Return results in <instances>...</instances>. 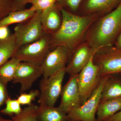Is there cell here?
Masks as SVG:
<instances>
[{
	"label": "cell",
	"instance_id": "cell-1",
	"mask_svg": "<svg viewBox=\"0 0 121 121\" xmlns=\"http://www.w3.org/2000/svg\"><path fill=\"white\" fill-rule=\"evenodd\" d=\"M60 8L62 22L58 30L51 35V50L61 45L66 48L70 53H73L84 41L88 29L99 17L76 15L63 8Z\"/></svg>",
	"mask_w": 121,
	"mask_h": 121
},
{
	"label": "cell",
	"instance_id": "cell-2",
	"mask_svg": "<svg viewBox=\"0 0 121 121\" xmlns=\"http://www.w3.org/2000/svg\"><path fill=\"white\" fill-rule=\"evenodd\" d=\"M121 32V0L113 10L99 17L87 31L84 41L96 52L101 48L114 44Z\"/></svg>",
	"mask_w": 121,
	"mask_h": 121
},
{
	"label": "cell",
	"instance_id": "cell-3",
	"mask_svg": "<svg viewBox=\"0 0 121 121\" xmlns=\"http://www.w3.org/2000/svg\"><path fill=\"white\" fill-rule=\"evenodd\" d=\"M93 61L99 68L100 77L121 74V49L113 45L98 50L94 54Z\"/></svg>",
	"mask_w": 121,
	"mask_h": 121
},
{
	"label": "cell",
	"instance_id": "cell-4",
	"mask_svg": "<svg viewBox=\"0 0 121 121\" xmlns=\"http://www.w3.org/2000/svg\"><path fill=\"white\" fill-rule=\"evenodd\" d=\"M51 35L45 34L40 39L18 48L14 55L21 62L41 66L51 51Z\"/></svg>",
	"mask_w": 121,
	"mask_h": 121
},
{
	"label": "cell",
	"instance_id": "cell-5",
	"mask_svg": "<svg viewBox=\"0 0 121 121\" xmlns=\"http://www.w3.org/2000/svg\"><path fill=\"white\" fill-rule=\"evenodd\" d=\"M110 75L101 77L97 87L84 104L67 113L68 121H97L95 114L101 101L104 84Z\"/></svg>",
	"mask_w": 121,
	"mask_h": 121
},
{
	"label": "cell",
	"instance_id": "cell-6",
	"mask_svg": "<svg viewBox=\"0 0 121 121\" xmlns=\"http://www.w3.org/2000/svg\"><path fill=\"white\" fill-rule=\"evenodd\" d=\"M41 11H37L28 21L17 24L14 28L13 33L16 39L17 50L23 45L38 40L45 33L41 25Z\"/></svg>",
	"mask_w": 121,
	"mask_h": 121
},
{
	"label": "cell",
	"instance_id": "cell-7",
	"mask_svg": "<svg viewBox=\"0 0 121 121\" xmlns=\"http://www.w3.org/2000/svg\"><path fill=\"white\" fill-rule=\"evenodd\" d=\"M66 72L65 68L47 78H43L39 83V105L54 107L61 94L62 82Z\"/></svg>",
	"mask_w": 121,
	"mask_h": 121
},
{
	"label": "cell",
	"instance_id": "cell-8",
	"mask_svg": "<svg viewBox=\"0 0 121 121\" xmlns=\"http://www.w3.org/2000/svg\"><path fill=\"white\" fill-rule=\"evenodd\" d=\"M94 54L92 55L86 65L77 75V82L82 105L91 97L99 84L101 78L99 74L98 67L93 62Z\"/></svg>",
	"mask_w": 121,
	"mask_h": 121
},
{
	"label": "cell",
	"instance_id": "cell-9",
	"mask_svg": "<svg viewBox=\"0 0 121 121\" xmlns=\"http://www.w3.org/2000/svg\"><path fill=\"white\" fill-rule=\"evenodd\" d=\"M70 54L66 48L61 45L50 51L40 66L43 78H48L65 69Z\"/></svg>",
	"mask_w": 121,
	"mask_h": 121
},
{
	"label": "cell",
	"instance_id": "cell-10",
	"mask_svg": "<svg viewBox=\"0 0 121 121\" xmlns=\"http://www.w3.org/2000/svg\"><path fill=\"white\" fill-rule=\"evenodd\" d=\"M77 75H70L61 91V101L58 108L66 114L82 105Z\"/></svg>",
	"mask_w": 121,
	"mask_h": 121
},
{
	"label": "cell",
	"instance_id": "cell-11",
	"mask_svg": "<svg viewBox=\"0 0 121 121\" xmlns=\"http://www.w3.org/2000/svg\"><path fill=\"white\" fill-rule=\"evenodd\" d=\"M43 75L40 66L21 62L17 67L13 80V83L20 84L21 93L30 89L37 79Z\"/></svg>",
	"mask_w": 121,
	"mask_h": 121
},
{
	"label": "cell",
	"instance_id": "cell-12",
	"mask_svg": "<svg viewBox=\"0 0 121 121\" xmlns=\"http://www.w3.org/2000/svg\"><path fill=\"white\" fill-rule=\"evenodd\" d=\"M95 52L87 42L83 41L73 52L70 62L65 68L66 73L70 75L78 74Z\"/></svg>",
	"mask_w": 121,
	"mask_h": 121
},
{
	"label": "cell",
	"instance_id": "cell-13",
	"mask_svg": "<svg viewBox=\"0 0 121 121\" xmlns=\"http://www.w3.org/2000/svg\"><path fill=\"white\" fill-rule=\"evenodd\" d=\"M40 19L44 32L52 35L58 30L62 22L60 7L56 2L52 7L41 11Z\"/></svg>",
	"mask_w": 121,
	"mask_h": 121
},
{
	"label": "cell",
	"instance_id": "cell-14",
	"mask_svg": "<svg viewBox=\"0 0 121 121\" xmlns=\"http://www.w3.org/2000/svg\"><path fill=\"white\" fill-rule=\"evenodd\" d=\"M121 0H86L82 16L100 17L110 12L117 7Z\"/></svg>",
	"mask_w": 121,
	"mask_h": 121
},
{
	"label": "cell",
	"instance_id": "cell-15",
	"mask_svg": "<svg viewBox=\"0 0 121 121\" xmlns=\"http://www.w3.org/2000/svg\"><path fill=\"white\" fill-rule=\"evenodd\" d=\"M121 98V76L110 75L102 91L100 102Z\"/></svg>",
	"mask_w": 121,
	"mask_h": 121
},
{
	"label": "cell",
	"instance_id": "cell-16",
	"mask_svg": "<svg viewBox=\"0 0 121 121\" xmlns=\"http://www.w3.org/2000/svg\"><path fill=\"white\" fill-rule=\"evenodd\" d=\"M121 110V98L100 102L97 114V121H104Z\"/></svg>",
	"mask_w": 121,
	"mask_h": 121
},
{
	"label": "cell",
	"instance_id": "cell-17",
	"mask_svg": "<svg viewBox=\"0 0 121 121\" xmlns=\"http://www.w3.org/2000/svg\"><path fill=\"white\" fill-rule=\"evenodd\" d=\"M39 121H68L67 114L58 107L39 105L37 113Z\"/></svg>",
	"mask_w": 121,
	"mask_h": 121
},
{
	"label": "cell",
	"instance_id": "cell-18",
	"mask_svg": "<svg viewBox=\"0 0 121 121\" xmlns=\"http://www.w3.org/2000/svg\"><path fill=\"white\" fill-rule=\"evenodd\" d=\"M36 12L31 8L20 11L11 12L0 20V27L8 26L14 24L23 23L32 17Z\"/></svg>",
	"mask_w": 121,
	"mask_h": 121
},
{
	"label": "cell",
	"instance_id": "cell-19",
	"mask_svg": "<svg viewBox=\"0 0 121 121\" xmlns=\"http://www.w3.org/2000/svg\"><path fill=\"white\" fill-rule=\"evenodd\" d=\"M17 50L14 34L7 39L0 40V66L14 56Z\"/></svg>",
	"mask_w": 121,
	"mask_h": 121
},
{
	"label": "cell",
	"instance_id": "cell-20",
	"mask_svg": "<svg viewBox=\"0 0 121 121\" xmlns=\"http://www.w3.org/2000/svg\"><path fill=\"white\" fill-rule=\"evenodd\" d=\"M21 61L13 56L0 66V78L4 83L12 81Z\"/></svg>",
	"mask_w": 121,
	"mask_h": 121
},
{
	"label": "cell",
	"instance_id": "cell-21",
	"mask_svg": "<svg viewBox=\"0 0 121 121\" xmlns=\"http://www.w3.org/2000/svg\"><path fill=\"white\" fill-rule=\"evenodd\" d=\"M39 106L31 104L22 109L19 114L12 117L13 121H39L37 113Z\"/></svg>",
	"mask_w": 121,
	"mask_h": 121
},
{
	"label": "cell",
	"instance_id": "cell-22",
	"mask_svg": "<svg viewBox=\"0 0 121 121\" xmlns=\"http://www.w3.org/2000/svg\"><path fill=\"white\" fill-rule=\"evenodd\" d=\"M6 106L4 109L1 110L2 114L13 117V115L19 114L22 111V109L17 99H12L9 97L5 103Z\"/></svg>",
	"mask_w": 121,
	"mask_h": 121
},
{
	"label": "cell",
	"instance_id": "cell-23",
	"mask_svg": "<svg viewBox=\"0 0 121 121\" xmlns=\"http://www.w3.org/2000/svg\"><path fill=\"white\" fill-rule=\"evenodd\" d=\"M39 94L38 90H32L28 93H21L17 99L21 105H30L32 101L39 97Z\"/></svg>",
	"mask_w": 121,
	"mask_h": 121
},
{
	"label": "cell",
	"instance_id": "cell-24",
	"mask_svg": "<svg viewBox=\"0 0 121 121\" xmlns=\"http://www.w3.org/2000/svg\"><path fill=\"white\" fill-rule=\"evenodd\" d=\"M58 0H31L29 3L32 5L31 8L36 11H43L54 5Z\"/></svg>",
	"mask_w": 121,
	"mask_h": 121
},
{
	"label": "cell",
	"instance_id": "cell-25",
	"mask_svg": "<svg viewBox=\"0 0 121 121\" xmlns=\"http://www.w3.org/2000/svg\"><path fill=\"white\" fill-rule=\"evenodd\" d=\"M83 0H58L57 2L60 8H64L66 7L72 12L78 10L81 2Z\"/></svg>",
	"mask_w": 121,
	"mask_h": 121
},
{
	"label": "cell",
	"instance_id": "cell-26",
	"mask_svg": "<svg viewBox=\"0 0 121 121\" xmlns=\"http://www.w3.org/2000/svg\"><path fill=\"white\" fill-rule=\"evenodd\" d=\"M7 84L0 78V108L5 104V102L9 97L7 89ZM3 119L0 112V120Z\"/></svg>",
	"mask_w": 121,
	"mask_h": 121
},
{
	"label": "cell",
	"instance_id": "cell-27",
	"mask_svg": "<svg viewBox=\"0 0 121 121\" xmlns=\"http://www.w3.org/2000/svg\"><path fill=\"white\" fill-rule=\"evenodd\" d=\"M11 12L10 0H0V20Z\"/></svg>",
	"mask_w": 121,
	"mask_h": 121
},
{
	"label": "cell",
	"instance_id": "cell-28",
	"mask_svg": "<svg viewBox=\"0 0 121 121\" xmlns=\"http://www.w3.org/2000/svg\"><path fill=\"white\" fill-rule=\"evenodd\" d=\"M31 0H10L12 12L23 10Z\"/></svg>",
	"mask_w": 121,
	"mask_h": 121
},
{
	"label": "cell",
	"instance_id": "cell-29",
	"mask_svg": "<svg viewBox=\"0 0 121 121\" xmlns=\"http://www.w3.org/2000/svg\"><path fill=\"white\" fill-rule=\"evenodd\" d=\"M10 35L9 30L8 26L0 27V40L5 39Z\"/></svg>",
	"mask_w": 121,
	"mask_h": 121
},
{
	"label": "cell",
	"instance_id": "cell-30",
	"mask_svg": "<svg viewBox=\"0 0 121 121\" xmlns=\"http://www.w3.org/2000/svg\"><path fill=\"white\" fill-rule=\"evenodd\" d=\"M104 121H121V110Z\"/></svg>",
	"mask_w": 121,
	"mask_h": 121
},
{
	"label": "cell",
	"instance_id": "cell-31",
	"mask_svg": "<svg viewBox=\"0 0 121 121\" xmlns=\"http://www.w3.org/2000/svg\"><path fill=\"white\" fill-rule=\"evenodd\" d=\"M114 44L115 47L119 49H121V32L117 37Z\"/></svg>",
	"mask_w": 121,
	"mask_h": 121
},
{
	"label": "cell",
	"instance_id": "cell-32",
	"mask_svg": "<svg viewBox=\"0 0 121 121\" xmlns=\"http://www.w3.org/2000/svg\"><path fill=\"white\" fill-rule=\"evenodd\" d=\"M0 121H13L12 120V119L9 120V119H6L3 118V119H1V120H0Z\"/></svg>",
	"mask_w": 121,
	"mask_h": 121
},
{
	"label": "cell",
	"instance_id": "cell-33",
	"mask_svg": "<svg viewBox=\"0 0 121 121\" xmlns=\"http://www.w3.org/2000/svg\"><path fill=\"white\" fill-rule=\"evenodd\" d=\"M120 74V75H121V74Z\"/></svg>",
	"mask_w": 121,
	"mask_h": 121
}]
</instances>
